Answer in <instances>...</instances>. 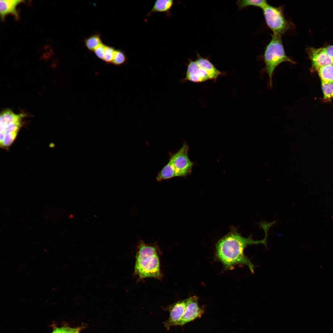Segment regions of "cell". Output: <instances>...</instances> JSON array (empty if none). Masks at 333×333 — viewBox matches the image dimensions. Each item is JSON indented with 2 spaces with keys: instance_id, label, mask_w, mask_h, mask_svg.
I'll list each match as a JSON object with an SVG mask.
<instances>
[{
  "instance_id": "1",
  "label": "cell",
  "mask_w": 333,
  "mask_h": 333,
  "mask_svg": "<svg viewBox=\"0 0 333 333\" xmlns=\"http://www.w3.org/2000/svg\"><path fill=\"white\" fill-rule=\"evenodd\" d=\"M270 227L267 224L261 226L265 236L263 239L260 240H253L251 235L245 237L236 230H232L217 243L216 252L217 257L224 265L226 269H232L234 265L241 264L247 266L253 273L254 266L245 255L244 250L247 246L252 245L262 244L266 247L268 232Z\"/></svg>"
},
{
  "instance_id": "2",
  "label": "cell",
  "mask_w": 333,
  "mask_h": 333,
  "mask_svg": "<svg viewBox=\"0 0 333 333\" xmlns=\"http://www.w3.org/2000/svg\"><path fill=\"white\" fill-rule=\"evenodd\" d=\"M134 272L141 279H160L161 274L158 252L155 244H147L140 240L137 246Z\"/></svg>"
},
{
  "instance_id": "3",
  "label": "cell",
  "mask_w": 333,
  "mask_h": 333,
  "mask_svg": "<svg viewBox=\"0 0 333 333\" xmlns=\"http://www.w3.org/2000/svg\"><path fill=\"white\" fill-rule=\"evenodd\" d=\"M189 146L184 143L182 147L170 157L168 163L158 173V181L176 177H185L191 172L193 163L188 156Z\"/></svg>"
},
{
  "instance_id": "4",
  "label": "cell",
  "mask_w": 333,
  "mask_h": 333,
  "mask_svg": "<svg viewBox=\"0 0 333 333\" xmlns=\"http://www.w3.org/2000/svg\"><path fill=\"white\" fill-rule=\"evenodd\" d=\"M265 66L264 70L268 74L269 86L272 84V76L276 68L281 63L287 62L292 64L295 62L286 54L283 45L281 36L273 34L266 46L264 54Z\"/></svg>"
},
{
  "instance_id": "5",
  "label": "cell",
  "mask_w": 333,
  "mask_h": 333,
  "mask_svg": "<svg viewBox=\"0 0 333 333\" xmlns=\"http://www.w3.org/2000/svg\"><path fill=\"white\" fill-rule=\"evenodd\" d=\"M266 23L273 34L282 35L292 27L291 23L284 15L283 7L268 4L262 9Z\"/></svg>"
},
{
  "instance_id": "6",
  "label": "cell",
  "mask_w": 333,
  "mask_h": 333,
  "mask_svg": "<svg viewBox=\"0 0 333 333\" xmlns=\"http://www.w3.org/2000/svg\"><path fill=\"white\" fill-rule=\"evenodd\" d=\"M23 114H16L9 109L3 111L0 114V139L2 140L5 135H17L22 125Z\"/></svg>"
},
{
  "instance_id": "7",
  "label": "cell",
  "mask_w": 333,
  "mask_h": 333,
  "mask_svg": "<svg viewBox=\"0 0 333 333\" xmlns=\"http://www.w3.org/2000/svg\"><path fill=\"white\" fill-rule=\"evenodd\" d=\"M191 299V297L178 301L167 307L170 313L169 316L164 323V326L167 330L171 326L177 325L182 317Z\"/></svg>"
},
{
  "instance_id": "8",
  "label": "cell",
  "mask_w": 333,
  "mask_h": 333,
  "mask_svg": "<svg viewBox=\"0 0 333 333\" xmlns=\"http://www.w3.org/2000/svg\"><path fill=\"white\" fill-rule=\"evenodd\" d=\"M204 313V311L199 306L198 302V298L196 296L191 297V299L187 305L185 312L177 325H184L200 318Z\"/></svg>"
},
{
  "instance_id": "9",
  "label": "cell",
  "mask_w": 333,
  "mask_h": 333,
  "mask_svg": "<svg viewBox=\"0 0 333 333\" xmlns=\"http://www.w3.org/2000/svg\"><path fill=\"white\" fill-rule=\"evenodd\" d=\"M210 79L206 71L200 68L195 61H190L184 78L181 82L189 81L193 82L199 83L207 81Z\"/></svg>"
},
{
  "instance_id": "10",
  "label": "cell",
  "mask_w": 333,
  "mask_h": 333,
  "mask_svg": "<svg viewBox=\"0 0 333 333\" xmlns=\"http://www.w3.org/2000/svg\"><path fill=\"white\" fill-rule=\"evenodd\" d=\"M308 50L312 66L316 70L323 66L333 64V59L328 56L324 48H310Z\"/></svg>"
},
{
  "instance_id": "11",
  "label": "cell",
  "mask_w": 333,
  "mask_h": 333,
  "mask_svg": "<svg viewBox=\"0 0 333 333\" xmlns=\"http://www.w3.org/2000/svg\"><path fill=\"white\" fill-rule=\"evenodd\" d=\"M22 0H0V14L1 20H5L6 17L11 15L15 19H19V16L17 8L20 4L24 2Z\"/></svg>"
},
{
  "instance_id": "12",
  "label": "cell",
  "mask_w": 333,
  "mask_h": 333,
  "mask_svg": "<svg viewBox=\"0 0 333 333\" xmlns=\"http://www.w3.org/2000/svg\"><path fill=\"white\" fill-rule=\"evenodd\" d=\"M174 4L173 0H157L155 1L151 10L146 16H150L153 13H164L168 16L171 14V11Z\"/></svg>"
},
{
  "instance_id": "13",
  "label": "cell",
  "mask_w": 333,
  "mask_h": 333,
  "mask_svg": "<svg viewBox=\"0 0 333 333\" xmlns=\"http://www.w3.org/2000/svg\"><path fill=\"white\" fill-rule=\"evenodd\" d=\"M195 61L200 68L206 71L210 80L216 79L221 75L222 72L208 59L200 57H199Z\"/></svg>"
},
{
  "instance_id": "14",
  "label": "cell",
  "mask_w": 333,
  "mask_h": 333,
  "mask_svg": "<svg viewBox=\"0 0 333 333\" xmlns=\"http://www.w3.org/2000/svg\"><path fill=\"white\" fill-rule=\"evenodd\" d=\"M84 43L89 51H94L97 47L103 43L101 34L96 32L92 34L84 39Z\"/></svg>"
},
{
  "instance_id": "15",
  "label": "cell",
  "mask_w": 333,
  "mask_h": 333,
  "mask_svg": "<svg viewBox=\"0 0 333 333\" xmlns=\"http://www.w3.org/2000/svg\"><path fill=\"white\" fill-rule=\"evenodd\" d=\"M317 70L322 81L333 83V64L320 67Z\"/></svg>"
},
{
  "instance_id": "16",
  "label": "cell",
  "mask_w": 333,
  "mask_h": 333,
  "mask_svg": "<svg viewBox=\"0 0 333 333\" xmlns=\"http://www.w3.org/2000/svg\"><path fill=\"white\" fill-rule=\"evenodd\" d=\"M268 4L267 1L265 0H241L237 2L240 9L248 6H256L262 9Z\"/></svg>"
},
{
  "instance_id": "17",
  "label": "cell",
  "mask_w": 333,
  "mask_h": 333,
  "mask_svg": "<svg viewBox=\"0 0 333 333\" xmlns=\"http://www.w3.org/2000/svg\"><path fill=\"white\" fill-rule=\"evenodd\" d=\"M127 57L125 52L121 49H116L111 64L116 66H120L126 63Z\"/></svg>"
},
{
  "instance_id": "18",
  "label": "cell",
  "mask_w": 333,
  "mask_h": 333,
  "mask_svg": "<svg viewBox=\"0 0 333 333\" xmlns=\"http://www.w3.org/2000/svg\"><path fill=\"white\" fill-rule=\"evenodd\" d=\"M322 88L324 95V99L330 100L333 97V83L322 81Z\"/></svg>"
},
{
  "instance_id": "19",
  "label": "cell",
  "mask_w": 333,
  "mask_h": 333,
  "mask_svg": "<svg viewBox=\"0 0 333 333\" xmlns=\"http://www.w3.org/2000/svg\"><path fill=\"white\" fill-rule=\"evenodd\" d=\"M116 50L113 47L107 45L103 60L107 64H111Z\"/></svg>"
},
{
  "instance_id": "20",
  "label": "cell",
  "mask_w": 333,
  "mask_h": 333,
  "mask_svg": "<svg viewBox=\"0 0 333 333\" xmlns=\"http://www.w3.org/2000/svg\"><path fill=\"white\" fill-rule=\"evenodd\" d=\"M77 328H73L68 327L64 326L60 327H54L51 333H72Z\"/></svg>"
},
{
  "instance_id": "21",
  "label": "cell",
  "mask_w": 333,
  "mask_h": 333,
  "mask_svg": "<svg viewBox=\"0 0 333 333\" xmlns=\"http://www.w3.org/2000/svg\"><path fill=\"white\" fill-rule=\"evenodd\" d=\"M107 45L103 43L97 47L94 51L93 52L96 56L99 59L103 60L105 51Z\"/></svg>"
},
{
  "instance_id": "22",
  "label": "cell",
  "mask_w": 333,
  "mask_h": 333,
  "mask_svg": "<svg viewBox=\"0 0 333 333\" xmlns=\"http://www.w3.org/2000/svg\"><path fill=\"white\" fill-rule=\"evenodd\" d=\"M324 49L328 56L333 59V45L325 47Z\"/></svg>"
},
{
  "instance_id": "23",
  "label": "cell",
  "mask_w": 333,
  "mask_h": 333,
  "mask_svg": "<svg viewBox=\"0 0 333 333\" xmlns=\"http://www.w3.org/2000/svg\"><path fill=\"white\" fill-rule=\"evenodd\" d=\"M82 328V327H81L77 328V329L72 333H80V331Z\"/></svg>"
}]
</instances>
